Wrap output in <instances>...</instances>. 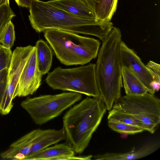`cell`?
Segmentation results:
<instances>
[{
	"mask_svg": "<svg viewBox=\"0 0 160 160\" xmlns=\"http://www.w3.org/2000/svg\"><path fill=\"white\" fill-rule=\"evenodd\" d=\"M146 66L152 75L153 78L154 80L160 83V64L152 61H150Z\"/></svg>",
	"mask_w": 160,
	"mask_h": 160,
	"instance_id": "25",
	"label": "cell"
},
{
	"mask_svg": "<svg viewBox=\"0 0 160 160\" xmlns=\"http://www.w3.org/2000/svg\"><path fill=\"white\" fill-rule=\"evenodd\" d=\"M19 6L29 8L32 0H14Z\"/></svg>",
	"mask_w": 160,
	"mask_h": 160,
	"instance_id": "26",
	"label": "cell"
},
{
	"mask_svg": "<svg viewBox=\"0 0 160 160\" xmlns=\"http://www.w3.org/2000/svg\"><path fill=\"white\" fill-rule=\"evenodd\" d=\"M108 120L114 121L136 126L144 129L143 124L134 116L112 108L109 112Z\"/></svg>",
	"mask_w": 160,
	"mask_h": 160,
	"instance_id": "19",
	"label": "cell"
},
{
	"mask_svg": "<svg viewBox=\"0 0 160 160\" xmlns=\"http://www.w3.org/2000/svg\"><path fill=\"white\" fill-rule=\"evenodd\" d=\"M121 32L113 27L105 39L98 55L95 74L100 93L107 110H110L121 96L122 87L120 47Z\"/></svg>",
	"mask_w": 160,
	"mask_h": 160,
	"instance_id": "2",
	"label": "cell"
},
{
	"mask_svg": "<svg viewBox=\"0 0 160 160\" xmlns=\"http://www.w3.org/2000/svg\"><path fill=\"white\" fill-rule=\"evenodd\" d=\"M43 32L56 57L63 64L83 65L98 56V40L58 29H48Z\"/></svg>",
	"mask_w": 160,
	"mask_h": 160,
	"instance_id": "4",
	"label": "cell"
},
{
	"mask_svg": "<svg viewBox=\"0 0 160 160\" xmlns=\"http://www.w3.org/2000/svg\"><path fill=\"white\" fill-rule=\"evenodd\" d=\"M112 108L134 116L152 134L160 123V100L148 92L142 95L121 96Z\"/></svg>",
	"mask_w": 160,
	"mask_h": 160,
	"instance_id": "7",
	"label": "cell"
},
{
	"mask_svg": "<svg viewBox=\"0 0 160 160\" xmlns=\"http://www.w3.org/2000/svg\"><path fill=\"white\" fill-rule=\"evenodd\" d=\"M35 46L17 47L12 52L11 64L8 69L7 85L0 106V113L8 114L13 107L12 100L24 67Z\"/></svg>",
	"mask_w": 160,
	"mask_h": 160,
	"instance_id": "8",
	"label": "cell"
},
{
	"mask_svg": "<svg viewBox=\"0 0 160 160\" xmlns=\"http://www.w3.org/2000/svg\"><path fill=\"white\" fill-rule=\"evenodd\" d=\"M46 2L75 16L97 20L95 2L89 0H52Z\"/></svg>",
	"mask_w": 160,
	"mask_h": 160,
	"instance_id": "11",
	"label": "cell"
},
{
	"mask_svg": "<svg viewBox=\"0 0 160 160\" xmlns=\"http://www.w3.org/2000/svg\"><path fill=\"white\" fill-rule=\"evenodd\" d=\"M118 0H97L95 9L98 21H110L117 7Z\"/></svg>",
	"mask_w": 160,
	"mask_h": 160,
	"instance_id": "18",
	"label": "cell"
},
{
	"mask_svg": "<svg viewBox=\"0 0 160 160\" xmlns=\"http://www.w3.org/2000/svg\"><path fill=\"white\" fill-rule=\"evenodd\" d=\"M29 9V20L38 32L58 29L94 36L102 42L114 27L110 21L78 17L39 0H32Z\"/></svg>",
	"mask_w": 160,
	"mask_h": 160,
	"instance_id": "1",
	"label": "cell"
},
{
	"mask_svg": "<svg viewBox=\"0 0 160 160\" xmlns=\"http://www.w3.org/2000/svg\"><path fill=\"white\" fill-rule=\"evenodd\" d=\"M95 67L94 63L70 68L58 67L48 73L45 81L54 90L98 97L100 93L96 80Z\"/></svg>",
	"mask_w": 160,
	"mask_h": 160,
	"instance_id": "5",
	"label": "cell"
},
{
	"mask_svg": "<svg viewBox=\"0 0 160 160\" xmlns=\"http://www.w3.org/2000/svg\"><path fill=\"white\" fill-rule=\"evenodd\" d=\"M151 85L155 92L158 91L159 90L160 88V83L153 80L151 82Z\"/></svg>",
	"mask_w": 160,
	"mask_h": 160,
	"instance_id": "28",
	"label": "cell"
},
{
	"mask_svg": "<svg viewBox=\"0 0 160 160\" xmlns=\"http://www.w3.org/2000/svg\"><path fill=\"white\" fill-rule=\"evenodd\" d=\"M73 148L66 143L46 148L28 156L25 160H68L75 156Z\"/></svg>",
	"mask_w": 160,
	"mask_h": 160,
	"instance_id": "13",
	"label": "cell"
},
{
	"mask_svg": "<svg viewBox=\"0 0 160 160\" xmlns=\"http://www.w3.org/2000/svg\"><path fill=\"white\" fill-rule=\"evenodd\" d=\"M40 130L39 129L32 130L12 143L7 150L0 153V158L3 159L25 160L30 155Z\"/></svg>",
	"mask_w": 160,
	"mask_h": 160,
	"instance_id": "12",
	"label": "cell"
},
{
	"mask_svg": "<svg viewBox=\"0 0 160 160\" xmlns=\"http://www.w3.org/2000/svg\"><path fill=\"white\" fill-rule=\"evenodd\" d=\"M12 52L11 49L5 48L0 43V72L11 65Z\"/></svg>",
	"mask_w": 160,
	"mask_h": 160,
	"instance_id": "23",
	"label": "cell"
},
{
	"mask_svg": "<svg viewBox=\"0 0 160 160\" xmlns=\"http://www.w3.org/2000/svg\"><path fill=\"white\" fill-rule=\"evenodd\" d=\"M82 98L81 94L64 92L55 95H44L28 97L21 104L34 122L42 125L60 115Z\"/></svg>",
	"mask_w": 160,
	"mask_h": 160,
	"instance_id": "6",
	"label": "cell"
},
{
	"mask_svg": "<svg viewBox=\"0 0 160 160\" xmlns=\"http://www.w3.org/2000/svg\"><path fill=\"white\" fill-rule=\"evenodd\" d=\"M66 139L65 131L63 128L58 130L41 129L35 139L29 155Z\"/></svg>",
	"mask_w": 160,
	"mask_h": 160,
	"instance_id": "15",
	"label": "cell"
},
{
	"mask_svg": "<svg viewBox=\"0 0 160 160\" xmlns=\"http://www.w3.org/2000/svg\"><path fill=\"white\" fill-rule=\"evenodd\" d=\"M42 76L38 68L35 46L22 72L15 98L32 95L41 85Z\"/></svg>",
	"mask_w": 160,
	"mask_h": 160,
	"instance_id": "9",
	"label": "cell"
},
{
	"mask_svg": "<svg viewBox=\"0 0 160 160\" xmlns=\"http://www.w3.org/2000/svg\"><path fill=\"white\" fill-rule=\"evenodd\" d=\"M8 69L5 68L0 72V106L3 99L6 89Z\"/></svg>",
	"mask_w": 160,
	"mask_h": 160,
	"instance_id": "24",
	"label": "cell"
},
{
	"mask_svg": "<svg viewBox=\"0 0 160 160\" xmlns=\"http://www.w3.org/2000/svg\"><path fill=\"white\" fill-rule=\"evenodd\" d=\"M15 39L14 25L11 21L5 27L0 34V43L4 47L11 49Z\"/></svg>",
	"mask_w": 160,
	"mask_h": 160,
	"instance_id": "20",
	"label": "cell"
},
{
	"mask_svg": "<svg viewBox=\"0 0 160 160\" xmlns=\"http://www.w3.org/2000/svg\"><path fill=\"white\" fill-rule=\"evenodd\" d=\"M120 60L121 67L130 70L142 82L148 92L155 93V92L151 85L154 79L150 72L135 52L122 41L120 44Z\"/></svg>",
	"mask_w": 160,
	"mask_h": 160,
	"instance_id": "10",
	"label": "cell"
},
{
	"mask_svg": "<svg viewBox=\"0 0 160 160\" xmlns=\"http://www.w3.org/2000/svg\"><path fill=\"white\" fill-rule=\"evenodd\" d=\"M122 80L126 95L144 94L148 91L139 79L129 69L121 68Z\"/></svg>",
	"mask_w": 160,
	"mask_h": 160,
	"instance_id": "16",
	"label": "cell"
},
{
	"mask_svg": "<svg viewBox=\"0 0 160 160\" xmlns=\"http://www.w3.org/2000/svg\"><path fill=\"white\" fill-rule=\"evenodd\" d=\"M159 147L158 142L150 143L137 150L134 148L127 152H109L93 156L95 160H127L137 159L146 157L154 152Z\"/></svg>",
	"mask_w": 160,
	"mask_h": 160,
	"instance_id": "14",
	"label": "cell"
},
{
	"mask_svg": "<svg viewBox=\"0 0 160 160\" xmlns=\"http://www.w3.org/2000/svg\"><path fill=\"white\" fill-rule=\"evenodd\" d=\"M6 4L9 5V0H0V8Z\"/></svg>",
	"mask_w": 160,
	"mask_h": 160,
	"instance_id": "29",
	"label": "cell"
},
{
	"mask_svg": "<svg viewBox=\"0 0 160 160\" xmlns=\"http://www.w3.org/2000/svg\"><path fill=\"white\" fill-rule=\"evenodd\" d=\"M93 157V156L90 155L87 156H74L69 158L68 160H90Z\"/></svg>",
	"mask_w": 160,
	"mask_h": 160,
	"instance_id": "27",
	"label": "cell"
},
{
	"mask_svg": "<svg viewBox=\"0 0 160 160\" xmlns=\"http://www.w3.org/2000/svg\"><path fill=\"white\" fill-rule=\"evenodd\" d=\"M15 16L9 5H4L0 8V34L7 24Z\"/></svg>",
	"mask_w": 160,
	"mask_h": 160,
	"instance_id": "22",
	"label": "cell"
},
{
	"mask_svg": "<svg viewBox=\"0 0 160 160\" xmlns=\"http://www.w3.org/2000/svg\"><path fill=\"white\" fill-rule=\"evenodd\" d=\"M108 124L111 129L119 133L134 134L145 131L136 126L111 120H108Z\"/></svg>",
	"mask_w": 160,
	"mask_h": 160,
	"instance_id": "21",
	"label": "cell"
},
{
	"mask_svg": "<svg viewBox=\"0 0 160 160\" xmlns=\"http://www.w3.org/2000/svg\"><path fill=\"white\" fill-rule=\"evenodd\" d=\"M35 47L38 69L43 75L48 73L52 61L53 52L50 47L42 39L37 41Z\"/></svg>",
	"mask_w": 160,
	"mask_h": 160,
	"instance_id": "17",
	"label": "cell"
},
{
	"mask_svg": "<svg viewBox=\"0 0 160 160\" xmlns=\"http://www.w3.org/2000/svg\"><path fill=\"white\" fill-rule=\"evenodd\" d=\"M89 0L95 2V1H96L97 0Z\"/></svg>",
	"mask_w": 160,
	"mask_h": 160,
	"instance_id": "30",
	"label": "cell"
},
{
	"mask_svg": "<svg viewBox=\"0 0 160 160\" xmlns=\"http://www.w3.org/2000/svg\"><path fill=\"white\" fill-rule=\"evenodd\" d=\"M107 109L101 97H87L71 108L63 118L66 143L75 153H82L101 123Z\"/></svg>",
	"mask_w": 160,
	"mask_h": 160,
	"instance_id": "3",
	"label": "cell"
}]
</instances>
